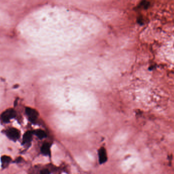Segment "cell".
I'll use <instances>...</instances> for the list:
<instances>
[{"label": "cell", "instance_id": "obj_1", "mask_svg": "<svg viewBox=\"0 0 174 174\" xmlns=\"http://www.w3.org/2000/svg\"><path fill=\"white\" fill-rule=\"evenodd\" d=\"M7 135L10 139H11L12 140H16L20 137V132L16 129H9L7 131Z\"/></svg>", "mask_w": 174, "mask_h": 174}, {"label": "cell", "instance_id": "obj_2", "mask_svg": "<svg viewBox=\"0 0 174 174\" xmlns=\"http://www.w3.org/2000/svg\"><path fill=\"white\" fill-rule=\"evenodd\" d=\"M98 156H99V162L100 164H103L106 162L107 160V153L104 148H101L100 149H99Z\"/></svg>", "mask_w": 174, "mask_h": 174}, {"label": "cell", "instance_id": "obj_3", "mask_svg": "<svg viewBox=\"0 0 174 174\" xmlns=\"http://www.w3.org/2000/svg\"><path fill=\"white\" fill-rule=\"evenodd\" d=\"M26 113H27V115H28L30 120L32 122L35 121L38 118V113L37 112V111L35 109H32V108H27Z\"/></svg>", "mask_w": 174, "mask_h": 174}, {"label": "cell", "instance_id": "obj_4", "mask_svg": "<svg viewBox=\"0 0 174 174\" xmlns=\"http://www.w3.org/2000/svg\"><path fill=\"white\" fill-rule=\"evenodd\" d=\"M15 116V112L13 110H8L4 112L2 115V118L4 122H8Z\"/></svg>", "mask_w": 174, "mask_h": 174}, {"label": "cell", "instance_id": "obj_5", "mask_svg": "<svg viewBox=\"0 0 174 174\" xmlns=\"http://www.w3.org/2000/svg\"><path fill=\"white\" fill-rule=\"evenodd\" d=\"M41 151L44 155H50V144L48 142H45L42 145L41 148Z\"/></svg>", "mask_w": 174, "mask_h": 174}, {"label": "cell", "instance_id": "obj_6", "mask_svg": "<svg viewBox=\"0 0 174 174\" xmlns=\"http://www.w3.org/2000/svg\"><path fill=\"white\" fill-rule=\"evenodd\" d=\"M11 159L10 157L7 156H3L1 158V163H2V167L4 168L7 167L9 164L11 162Z\"/></svg>", "mask_w": 174, "mask_h": 174}, {"label": "cell", "instance_id": "obj_7", "mask_svg": "<svg viewBox=\"0 0 174 174\" xmlns=\"http://www.w3.org/2000/svg\"><path fill=\"white\" fill-rule=\"evenodd\" d=\"M32 139V133L31 131H28L24 135L23 141L24 143L27 144L30 142Z\"/></svg>", "mask_w": 174, "mask_h": 174}, {"label": "cell", "instance_id": "obj_8", "mask_svg": "<svg viewBox=\"0 0 174 174\" xmlns=\"http://www.w3.org/2000/svg\"><path fill=\"white\" fill-rule=\"evenodd\" d=\"M34 133L37 136V137H38L39 139H44L46 136V134L45 133V132L43 130H40V129L36 130Z\"/></svg>", "mask_w": 174, "mask_h": 174}, {"label": "cell", "instance_id": "obj_9", "mask_svg": "<svg viewBox=\"0 0 174 174\" xmlns=\"http://www.w3.org/2000/svg\"><path fill=\"white\" fill-rule=\"evenodd\" d=\"M140 6L141 7L145 9H147L150 6V3L147 1H142L140 3Z\"/></svg>", "mask_w": 174, "mask_h": 174}, {"label": "cell", "instance_id": "obj_10", "mask_svg": "<svg viewBox=\"0 0 174 174\" xmlns=\"http://www.w3.org/2000/svg\"><path fill=\"white\" fill-rule=\"evenodd\" d=\"M40 174H50V172L47 169H44L41 171Z\"/></svg>", "mask_w": 174, "mask_h": 174}]
</instances>
